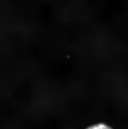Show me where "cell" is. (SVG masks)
<instances>
[{
    "label": "cell",
    "instance_id": "obj_1",
    "mask_svg": "<svg viewBox=\"0 0 128 129\" xmlns=\"http://www.w3.org/2000/svg\"><path fill=\"white\" fill-rule=\"evenodd\" d=\"M87 129H113L111 127L104 123H99L88 127Z\"/></svg>",
    "mask_w": 128,
    "mask_h": 129
}]
</instances>
